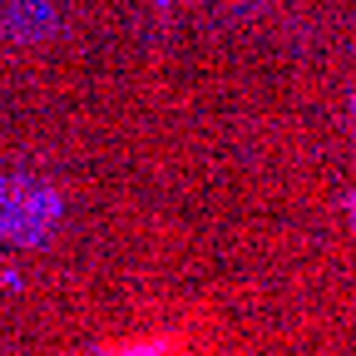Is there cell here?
Returning <instances> with one entry per match:
<instances>
[{
  "mask_svg": "<svg viewBox=\"0 0 356 356\" xmlns=\"http://www.w3.org/2000/svg\"><path fill=\"white\" fill-rule=\"evenodd\" d=\"M55 213H60L55 193L35 178H6L0 184V233H10L20 243H40L50 238Z\"/></svg>",
  "mask_w": 356,
  "mask_h": 356,
  "instance_id": "obj_1",
  "label": "cell"
}]
</instances>
